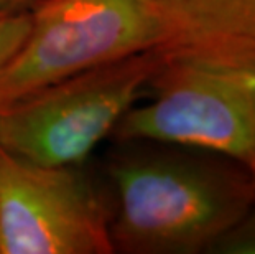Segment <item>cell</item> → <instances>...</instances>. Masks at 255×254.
<instances>
[{
    "label": "cell",
    "instance_id": "7a4b0ae2",
    "mask_svg": "<svg viewBox=\"0 0 255 254\" xmlns=\"http://www.w3.org/2000/svg\"><path fill=\"white\" fill-rule=\"evenodd\" d=\"M158 51L81 71L0 107V147L41 165L79 167L150 89Z\"/></svg>",
    "mask_w": 255,
    "mask_h": 254
},
{
    "label": "cell",
    "instance_id": "6da1fadb",
    "mask_svg": "<svg viewBox=\"0 0 255 254\" xmlns=\"http://www.w3.org/2000/svg\"><path fill=\"white\" fill-rule=\"evenodd\" d=\"M109 164L114 253H209L255 203V175L229 157L135 140Z\"/></svg>",
    "mask_w": 255,
    "mask_h": 254
},
{
    "label": "cell",
    "instance_id": "3957f363",
    "mask_svg": "<svg viewBox=\"0 0 255 254\" xmlns=\"http://www.w3.org/2000/svg\"><path fill=\"white\" fill-rule=\"evenodd\" d=\"M20 51L0 73V107L86 69L160 51L158 0H38Z\"/></svg>",
    "mask_w": 255,
    "mask_h": 254
},
{
    "label": "cell",
    "instance_id": "277c9868",
    "mask_svg": "<svg viewBox=\"0 0 255 254\" xmlns=\"http://www.w3.org/2000/svg\"><path fill=\"white\" fill-rule=\"evenodd\" d=\"M150 89L153 98L130 107L114 129V139L208 150L255 175L254 68L168 61Z\"/></svg>",
    "mask_w": 255,
    "mask_h": 254
},
{
    "label": "cell",
    "instance_id": "52a82bcc",
    "mask_svg": "<svg viewBox=\"0 0 255 254\" xmlns=\"http://www.w3.org/2000/svg\"><path fill=\"white\" fill-rule=\"evenodd\" d=\"M30 25V10H0V73L20 51Z\"/></svg>",
    "mask_w": 255,
    "mask_h": 254
},
{
    "label": "cell",
    "instance_id": "9c48e42d",
    "mask_svg": "<svg viewBox=\"0 0 255 254\" xmlns=\"http://www.w3.org/2000/svg\"><path fill=\"white\" fill-rule=\"evenodd\" d=\"M38 0H0V10H30Z\"/></svg>",
    "mask_w": 255,
    "mask_h": 254
},
{
    "label": "cell",
    "instance_id": "8992f818",
    "mask_svg": "<svg viewBox=\"0 0 255 254\" xmlns=\"http://www.w3.org/2000/svg\"><path fill=\"white\" fill-rule=\"evenodd\" d=\"M166 61L255 69V0H158Z\"/></svg>",
    "mask_w": 255,
    "mask_h": 254
},
{
    "label": "cell",
    "instance_id": "ba28073f",
    "mask_svg": "<svg viewBox=\"0 0 255 254\" xmlns=\"http://www.w3.org/2000/svg\"><path fill=\"white\" fill-rule=\"evenodd\" d=\"M209 253L255 254V203L218 238Z\"/></svg>",
    "mask_w": 255,
    "mask_h": 254
},
{
    "label": "cell",
    "instance_id": "5b68a950",
    "mask_svg": "<svg viewBox=\"0 0 255 254\" xmlns=\"http://www.w3.org/2000/svg\"><path fill=\"white\" fill-rule=\"evenodd\" d=\"M112 210L78 167L0 147V254H111Z\"/></svg>",
    "mask_w": 255,
    "mask_h": 254
}]
</instances>
